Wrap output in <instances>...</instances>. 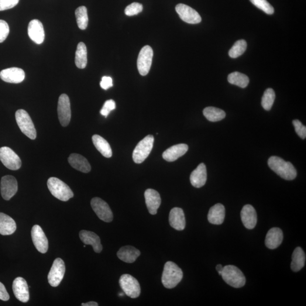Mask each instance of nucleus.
<instances>
[{"mask_svg":"<svg viewBox=\"0 0 306 306\" xmlns=\"http://www.w3.org/2000/svg\"><path fill=\"white\" fill-rule=\"evenodd\" d=\"M268 166L275 173L287 180H294L297 177V171L293 165L289 162H286L282 158L272 156L268 161Z\"/></svg>","mask_w":306,"mask_h":306,"instance_id":"1","label":"nucleus"},{"mask_svg":"<svg viewBox=\"0 0 306 306\" xmlns=\"http://www.w3.org/2000/svg\"><path fill=\"white\" fill-rule=\"evenodd\" d=\"M183 277V271L177 265L172 261L165 264L162 276V283L167 288L176 287Z\"/></svg>","mask_w":306,"mask_h":306,"instance_id":"2","label":"nucleus"},{"mask_svg":"<svg viewBox=\"0 0 306 306\" xmlns=\"http://www.w3.org/2000/svg\"><path fill=\"white\" fill-rule=\"evenodd\" d=\"M47 186L51 194L61 201H67L74 197L70 187L57 178H50L47 181Z\"/></svg>","mask_w":306,"mask_h":306,"instance_id":"3","label":"nucleus"},{"mask_svg":"<svg viewBox=\"0 0 306 306\" xmlns=\"http://www.w3.org/2000/svg\"><path fill=\"white\" fill-rule=\"evenodd\" d=\"M221 276L226 283L233 288H242L246 284L245 275L238 268L232 265L223 267Z\"/></svg>","mask_w":306,"mask_h":306,"instance_id":"4","label":"nucleus"},{"mask_svg":"<svg viewBox=\"0 0 306 306\" xmlns=\"http://www.w3.org/2000/svg\"><path fill=\"white\" fill-rule=\"evenodd\" d=\"M16 119L17 125L22 132L32 140L36 137V131L34 123L29 113L25 110L18 109L16 112Z\"/></svg>","mask_w":306,"mask_h":306,"instance_id":"5","label":"nucleus"},{"mask_svg":"<svg viewBox=\"0 0 306 306\" xmlns=\"http://www.w3.org/2000/svg\"><path fill=\"white\" fill-rule=\"evenodd\" d=\"M154 138L152 135H147L135 147L133 152V160L136 163L143 162L152 152Z\"/></svg>","mask_w":306,"mask_h":306,"instance_id":"6","label":"nucleus"},{"mask_svg":"<svg viewBox=\"0 0 306 306\" xmlns=\"http://www.w3.org/2000/svg\"><path fill=\"white\" fill-rule=\"evenodd\" d=\"M119 284L124 293L131 298L140 296L141 288L139 281L131 275L125 274L120 278Z\"/></svg>","mask_w":306,"mask_h":306,"instance_id":"7","label":"nucleus"},{"mask_svg":"<svg viewBox=\"0 0 306 306\" xmlns=\"http://www.w3.org/2000/svg\"><path fill=\"white\" fill-rule=\"evenodd\" d=\"M0 161L6 168L11 170H18L22 165L18 155L8 147L0 148Z\"/></svg>","mask_w":306,"mask_h":306,"instance_id":"8","label":"nucleus"},{"mask_svg":"<svg viewBox=\"0 0 306 306\" xmlns=\"http://www.w3.org/2000/svg\"><path fill=\"white\" fill-rule=\"evenodd\" d=\"M153 51L149 46L144 47L140 51L137 59V68L141 75L145 76L149 73L152 66Z\"/></svg>","mask_w":306,"mask_h":306,"instance_id":"9","label":"nucleus"},{"mask_svg":"<svg viewBox=\"0 0 306 306\" xmlns=\"http://www.w3.org/2000/svg\"><path fill=\"white\" fill-rule=\"evenodd\" d=\"M91 206L98 218L105 222H111L113 218V213L108 204L102 199L94 198L91 201Z\"/></svg>","mask_w":306,"mask_h":306,"instance_id":"10","label":"nucleus"},{"mask_svg":"<svg viewBox=\"0 0 306 306\" xmlns=\"http://www.w3.org/2000/svg\"><path fill=\"white\" fill-rule=\"evenodd\" d=\"M57 112L61 125L63 126H68L71 119V109L70 98L67 94H63L60 96L58 101Z\"/></svg>","mask_w":306,"mask_h":306,"instance_id":"11","label":"nucleus"},{"mask_svg":"<svg viewBox=\"0 0 306 306\" xmlns=\"http://www.w3.org/2000/svg\"><path fill=\"white\" fill-rule=\"evenodd\" d=\"M65 272V266L64 261L60 258H57L54 261L53 266L48 275V280L51 286L57 287L63 280Z\"/></svg>","mask_w":306,"mask_h":306,"instance_id":"12","label":"nucleus"},{"mask_svg":"<svg viewBox=\"0 0 306 306\" xmlns=\"http://www.w3.org/2000/svg\"><path fill=\"white\" fill-rule=\"evenodd\" d=\"M0 188L2 198L5 200H9L18 191V183L15 177L6 175L1 178Z\"/></svg>","mask_w":306,"mask_h":306,"instance_id":"13","label":"nucleus"},{"mask_svg":"<svg viewBox=\"0 0 306 306\" xmlns=\"http://www.w3.org/2000/svg\"><path fill=\"white\" fill-rule=\"evenodd\" d=\"M175 10L181 20L190 24H198L201 21L199 14L190 6L180 3L175 7Z\"/></svg>","mask_w":306,"mask_h":306,"instance_id":"14","label":"nucleus"},{"mask_svg":"<svg viewBox=\"0 0 306 306\" xmlns=\"http://www.w3.org/2000/svg\"><path fill=\"white\" fill-rule=\"evenodd\" d=\"M32 237L36 250L40 253H46L49 249V241L40 226L36 225L33 227Z\"/></svg>","mask_w":306,"mask_h":306,"instance_id":"15","label":"nucleus"},{"mask_svg":"<svg viewBox=\"0 0 306 306\" xmlns=\"http://www.w3.org/2000/svg\"><path fill=\"white\" fill-rule=\"evenodd\" d=\"M0 78L8 83L19 84L25 80V73L22 69L10 68L0 72Z\"/></svg>","mask_w":306,"mask_h":306,"instance_id":"16","label":"nucleus"},{"mask_svg":"<svg viewBox=\"0 0 306 306\" xmlns=\"http://www.w3.org/2000/svg\"><path fill=\"white\" fill-rule=\"evenodd\" d=\"M13 290L17 300L23 303L29 301L30 298L29 287L23 278L17 277L14 280Z\"/></svg>","mask_w":306,"mask_h":306,"instance_id":"17","label":"nucleus"},{"mask_svg":"<svg viewBox=\"0 0 306 306\" xmlns=\"http://www.w3.org/2000/svg\"><path fill=\"white\" fill-rule=\"evenodd\" d=\"M28 34L33 42L37 44H42L45 37L42 23L37 19L32 20L29 24Z\"/></svg>","mask_w":306,"mask_h":306,"instance_id":"18","label":"nucleus"},{"mask_svg":"<svg viewBox=\"0 0 306 306\" xmlns=\"http://www.w3.org/2000/svg\"><path fill=\"white\" fill-rule=\"evenodd\" d=\"M240 216L245 228L250 230L255 228L257 224V216L255 209L252 205L248 204L244 206Z\"/></svg>","mask_w":306,"mask_h":306,"instance_id":"19","label":"nucleus"},{"mask_svg":"<svg viewBox=\"0 0 306 306\" xmlns=\"http://www.w3.org/2000/svg\"><path fill=\"white\" fill-rule=\"evenodd\" d=\"M146 205L151 215H155L161 204V198L158 192L153 189H147L145 192Z\"/></svg>","mask_w":306,"mask_h":306,"instance_id":"20","label":"nucleus"},{"mask_svg":"<svg viewBox=\"0 0 306 306\" xmlns=\"http://www.w3.org/2000/svg\"><path fill=\"white\" fill-rule=\"evenodd\" d=\"M169 223L172 228L178 231H182L185 228V218L183 210L180 208H174L169 215Z\"/></svg>","mask_w":306,"mask_h":306,"instance_id":"21","label":"nucleus"},{"mask_svg":"<svg viewBox=\"0 0 306 306\" xmlns=\"http://www.w3.org/2000/svg\"><path fill=\"white\" fill-rule=\"evenodd\" d=\"M80 238L85 245H91L95 252L100 253L103 250L100 238L95 233L87 230H81Z\"/></svg>","mask_w":306,"mask_h":306,"instance_id":"22","label":"nucleus"},{"mask_svg":"<svg viewBox=\"0 0 306 306\" xmlns=\"http://www.w3.org/2000/svg\"><path fill=\"white\" fill-rule=\"evenodd\" d=\"M207 180V170L204 163L198 165L196 169L192 171L190 176L191 183L194 187H203Z\"/></svg>","mask_w":306,"mask_h":306,"instance_id":"23","label":"nucleus"},{"mask_svg":"<svg viewBox=\"0 0 306 306\" xmlns=\"http://www.w3.org/2000/svg\"><path fill=\"white\" fill-rule=\"evenodd\" d=\"M283 238V231L280 228H271L267 233L265 243L268 249H276L281 245Z\"/></svg>","mask_w":306,"mask_h":306,"instance_id":"24","label":"nucleus"},{"mask_svg":"<svg viewBox=\"0 0 306 306\" xmlns=\"http://www.w3.org/2000/svg\"><path fill=\"white\" fill-rule=\"evenodd\" d=\"M188 146L186 144H180L174 145L167 149L163 153V159L167 162H174L183 156L187 152Z\"/></svg>","mask_w":306,"mask_h":306,"instance_id":"25","label":"nucleus"},{"mask_svg":"<svg viewBox=\"0 0 306 306\" xmlns=\"http://www.w3.org/2000/svg\"><path fill=\"white\" fill-rule=\"evenodd\" d=\"M69 163L72 167L82 173H88L91 171V166L86 158L78 154H72L68 158Z\"/></svg>","mask_w":306,"mask_h":306,"instance_id":"26","label":"nucleus"},{"mask_svg":"<svg viewBox=\"0 0 306 306\" xmlns=\"http://www.w3.org/2000/svg\"><path fill=\"white\" fill-rule=\"evenodd\" d=\"M225 217V206L221 204H216L210 209L208 219L213 225H221Z\"/></svg>","mask_w":306,"mask_h":306,"instance_id":"27","label":"nucleus"},{"mask_svg":"<svg viewBox=\"0 0 306 306\" xmlns=\"http://www.w3.org/2000/svg\"><path fill=\"white\" fill-rule=\"evenodd\" d=\"M141 252L139 250L130 246L122 247L117 253L119 259L126 263H133L140 256Z\"/></svg>","mask_w":306,"mask_h":306,"instance_id":"28","label":"nucleus"},{"mask_svg":"<svg viewBox=\"0 0 306 306\" xmlns=\"http://www.w3.org/2000/svg\"><path fill=\"white\" fill-rule=\"evenodd\" d=\"M16 229L17 225L15 220L5 213H0V234L12 235Z\"/></svg>","mask_w":306,"mask_h":306,"instance_id":"29","label":"nucleus"},{"mask_svg":"<svg viewBox=\"0 0 306 306\" xmlns=\"http://www.w3.org/2000/svg\"><path fill=\"white\" fill-rule=\"evenodd\" d=\"M306 254L301 247L295 249L292 255L291 268L292 270L297 272L303 268L305 265Z\"/></svg>","mask_w":306,"mask_h":306,"instance_id":"30","label":"nucleus"},{"mask_svg":"<svg viewBox=\"0 0 306 306\" xmlns=\"http://www.w3.org/2000/svg\"><path fill=\"white\" fill-rule=\"evenodd\" d=\"M92 140L96 148L102 154L103 156L106 158L112 157L111 147L105 139L99 135H95L92 136Z\"/></svg>","mask_w":306,"mask_h":306,"instance_id":"31","label":"nucleus"},{"mask_svg":"<svg viewBox=\"0 0 306 306\" xmlns=\"http://www.w3.org/2000/svg\"><path fill=\"white\" fill-rule=\"evenodd\" d=\"M88 63L87 49L85 43H79L75 53V63L77 68L84 69Z\"/></svg>","mask_w":306,"mask_h":306,"instance_id":"32","label":"nucleus"},{"mask_svg":"<svg viewBox=\"0 0 306 306\" xmlns=\"http://www.w3.org/2000/svg\"><path fill=\"white\" fill-rule=\"evenodd\" d=\"M203 114L206 119L210 122H219L224 119L226 113L222 109L214 108V107H208L203 111Z\"/></svg>","mask_w":306,"mask_h":306,"instance_id":"33","label":"nucleus"},{"mask_svg":"<svg viewBox=\"0 0 306 306\" xmlns=\"http://www.w3.org/2000/svg\"><path fill=\"white\" fill-rule=\"evenodd\" d=\"M228 80L230 84L238 86L241 88H245L248 86L249 78L246 75L238 72H233L228 75Z\"/></svg>","mask_w":306,"mask_h":306,"instance_id":"34","label":"nucleus"},{"mask_svg":"<svg viewBox=\"0 0 306 306\" xmlns=\"http://www.w3.org/2000/svg\"><path fill=\"white\" fill-rule=\"evenodd\" d=\"M75 15L79 28L82 30L87 29L89 22L87 8L84 6L78 7L75 10Z\"/></svg>","mask_w":306,"mask_h":306,"instance_id":"35","label":"nucleus"},{"mask_svg":"<svg viewBox=\"0 0 306 306\" xmlns=\"http://www.w3.org/2000/svg\"><path fill=\"white\" fill-rule=\"evenodd\" d=\"M275 98H276V94L273 89H267L265 91L262 99H261V106L266 111H270L272 108Z\"/></svg>","mask_w":306,"mask_h":306,"instance_id":"36","label":"nucleus"},{"mask_svg":"<svg viewBox=\"0 0 306 306\" xmlns=\"http://www.w3.org/2000/svg\"><path fill=\"white\" fill-rule=\"evenodd\" d=\"M247 44L245 40H239L234 44L229 52L230 57L235 58L241 56L247 49Z\"/></svg>","mask_w":306,"mask_h":306,"instance_id":"37","label":"nucleus"},{"mask_svg":"<svg viewBox=\"0 0 306 306\" xmlns=\"http://www.w3.org/2000/svg\"><path fill=\"white\" fill-rule=\"evenodd\" d=\"M250 1L267 15H271L274 13L273 7L267 0H250Z\"/></svg>","mask_w":306,"mask_h":306,"instance_id":"38","label":"nucleus"},{"mask_svg":"<svg viewBox=\"0 0 306 306\" xmlns=\"http://www.w3.org/2000/svg\"><path fill=\"white\" fill-rule=\"evenodd\" d=\"M143 10V6L142 4L138 2H133L126 7L125 14L128 16H135L142 12Z\"/></svg>","mask_w":306,"mask_h":306,"instance_id":"39","label":"nucleus"},{"mask_svg":"<svg viewBox=\"0 0 306 306\" xmlns=\"http://www.w3.org/2000/svg\"><path fill=\"white\" fill-rule=\"evenodd\" d=\"M9 32L8 23L5 20L0 19V43L4 42L9 35Z\"/></svg>","mask_w":306,"mask_h":306,"instance_id":"40","label":"nucleus"},{"mask_svg":"<svg viewBox=\"0 0 306 306\" xmlns=\"http://www.w3.org/2000/svg\"><path fill=\"white\" fill-rule=\"evenodd\" d=\"M116 108V104L114 101L112 99L107 101L104 105H103L102 109L101 110V114L107 118L110 112L112 110L115 109Z\"/></svg>","mask_w":306,"mask_h":306,"instance_id":"41","label":"nucleus"},{"mask_svg":"<svg viewBox=\"0 0 306 306\" xmlns=\"http://www.w3.org/2000/svg\"><path fill=\"white\" fill-rule=\"evenodd\" d=\"M295 132L302 139H305L306 137V127L302 125V123L298 120H294L293 121Z\"/></svg>","mask_w":306,"mask_h":306,"instance_id":"42","label":"nucleus"},{"mask_svg":"<svg viewBox=\"0 0 306 306\" xmlns=\"http://www.w3.org/2000/svg\"><path fill=\"white\" fill-rule=\"evenodd\" d=\"M19 1V0H0V11L13 8Z\"/></svg>","mask_w":306,"mask_h":306,"instance_id":"43","label":"nucleus"},{"mask_svg":"<svg viewBox=\"0 0 306 306\" xmlns=\"http://www.w3.org/2000/svg\"><path fill=\"white\" fill-rule=\"evenodd\" d=\"M101 87L104 90H108L110 88L113 87V82L111 77L104 76L102 78L100 83Z\"/></svg>","mask_w":306,"mask_h":306,"instance_id":"44","label":"nucleus"},{"mask_svg":"<svg viewBox=\"0 0 306 306\" xmlns=\"http://www.w3.org/2000/svg\"><path fill=\"white\" fill-rule=\"evenodd\" d=\"M9 294L8 291H7L4 285L0 282V300L7 301L9 300Z\"/></svg>","mask_w":306,"mask_h":306,"instance_id":"45","label":"nucleus"},{"mask_svg":"<svg viewBox=\"0 0 306 306\" xmlns=\"http://www.w3.org/2000/svg\"><path fill=\"white\" fill-rule=\"evenodd\" d=\"M81 305L82 306H98L99 305L97 302L91 301L88 302V303L82 304Z\"/></svg>","mask_w":306,"mask_h":306,"instance_id":"46","label":"nucleus"},{"mask_svg":"<svg viewBox=\"0 0 306 306\" xmlns=\"http://www.w3.org/2000/svg\"><path fill=\"white\" fill-rule=\"evenodd\" d=\"M223 270V267L221 264H218L216 267V270H217L218 273L219 275H221L222 271Z\"/></svg>","mask_w":306,"mask_h":306,"instance_id":"47","label":"nucleus"},{"mask_svg":"<svg viewBox=\"0 0 306 306\" xmlns=\"http://www.w3.org/2000/svg\"><path fill=\"white\" fill-rule=\"evenodd\" d=\"M84 247H86V245H84Z\"/></svg>","mask_w":306,"mask_h":306,"instance_id":"48","label":"nucleus"}]
</instances>
